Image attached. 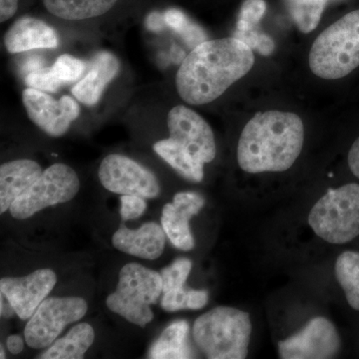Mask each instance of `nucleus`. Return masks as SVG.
<instances>
[{
	"label": "nucleus",
	"instance_id": "4468645a",
	"mask_svg": "<svg viewBox=\"0 0 359 359\" xmlns=\"http://www.w3.org/2000/svg\"><path fill=\"white\" fill-rule=\"evenodd\" d=\"M205 200L200 194H176L173 203L163 208L162 226L172 244L181 250H191L195 247L190 230V219L204 207Z\"/></svg>",
	"mask_w": 359,
	"mask_h": 359
},
{
	"label": "nucleus",
	"instance_id": "a878e982",
	"mask_svg": "<svg viewBox=\"0 0 359 359\" xmlns=\"http://www.w3.org/2000/svg\"><path fill=\"white\" fill-rule=\"evenodd\" d=\"M192 269V263L188 259H178L171 266L161 271L163 283V294L170 290L185 287L186 280Z\"/></svg>",
	"mask_w": 359,
	"mask_h": 359
},
{
	"label": "nucleus",
	"instance_id": "2f4dec72",
	"mask_svg": "<svg viewBox=\"0 0 359 359\" xmlns=\"http://www.w3.org/2000/svg\"><path fill=\"white\" fill-rule=\"evenodd\" d=\"M263 35L264 33L261 32V30L257 26V27L250 28V29H237L235 34H233V37L244 42L252 50H256Z\"/></svg>",
	"mask_w": 359,
	"mask_h": 359
},
{
	"label": "nucleus",
	"instance_id": "f257e3e1",
	"mask_svg": "<svg viewBox=\"0 0 359 359\" xmlns=\"http://www.w3.org/2000/svg\"><path fill=\"white\" fill-rule=\"evenodd\" d=\"M254 63V52L235 37L207 40L180 66L177 91L190 105L211 103L249 73Z\"/></svg>",
	"mask_w": 359,
	"mask_h": 359
},
{
	"label": "nucleus",
	"instance_id": "39448f33",
	"mask_svg": "<svg viewBox=\"0 0 359 359\" xmlns=\"http://www.w3.org/2000/svg\"><path fill=\"white\" fill-rule=\"evenodd\" d=\"M309 224L318 237L344 245L359 236V184L330 189L309 212Z\"/></svg>",
	"mask_w": 359,
	"mask_h": 359
},
{
	"label": "nucleus",
	"instance_id": "5701e85b",
	"mask_svg": "<svg viewBox=\"0 0 359 359\" xmlns=\"http://www.w3.org/2000/svg\"><path fill=\"white\" fill-rule=\"evenodd\" d=\"M335 276L351 308L359 311V252L346 250L335 263Z\"/></svg>",
	"mask_w": 359,
	"mask_h": 359
},
{
	"label": "nucleus",
	"instance_id": "0eeeda50",
	"mask_svg": "<svg viewBox=\"0 0 359 359\" xmlns=\"http://www.w3.org/2000/svg\"><path fill=\"white\" fill-rule=\"evenodd\" d=\"M79 188V178L72 168L54 164L44 170L40 178L14 201L9 211L13 218L28 219L45 208L73 199Z\"/></svg>",
	"mask_w": 359,
	"mask_h": 359
},
{
	"label": "nucleus",
	"instance_id": "2eb2a0df",
	"mask_svg": "<svg viewBox=\"0 0 359 359\" xmlns=\"http://www.w3.org/2000/svg\"><path fill=\"white\" fill-rule=\"evenodd\" d=\"M116 249L145 259H157L164 250L166 233L163 226L153 223L142 224L138 230L127 226L119 229L112 238Z\"/></svg>",
	"mask_w": 359,
	"mask_h": 359
},
{
	"label": "nucleus",
	"instance_id": "1a4fd4ad",
	"mask_svg": "<svg viewBox=\"0 0 359 359\" xmlns=\"http://www.w3.org/2000/svg\"><path fill=\"white\" fill-rule=\"evenodd\" d=\"M278 346L283 359H330L339 353L341 340L334 323L318 316L297 334L278 342Z\"/></svg>",
	"mask_w": 359,
	"mask_h": 359
},
{
	"label": "nucleus",
	"instance_id": "4be33fe9",
	"mask_svg": "<svg viewBox=\"0 0 359 359\" xmlns=\"http://www.w3.org/2000/svg\"><path fill=\"white\" fill-rule=\"evenodd\" d=\"M116 2L117 0H43L49 13L65 20H83L103 15Z\"/></svg>",
	"mask_w": 359,
	"mask_h": 359
},
{
	"label": "nucleus",
	"instance_id": "c756f323",
	"mask_svg": "<svg viewBox=\"0 0 359 359\" xmlns=\"http://www.w3.org/2000/svg\"><path fill=\"white\" fill-rule=\"evenodd\" d=\"M120 200H121V217L124 221L140 218L147 208L144 198L139 196L123 195Z\"/></svg>",
	"mask_w": 359,
	"mask_h": 359
},
{
	"label": "nucleus",
	"instance_id": "dca6fc26",
	"mask_svg": "<svg viewBox=\"0 0 359 359\" xmlns=\"http://www.w3.org/2000/svg\"><path fill=\"white\" fill-rule=\"evenodd\" d=\"M6 50L11 54L58 46L55 30L44 21L26 18L16 20L4 36Z\"/></svg>",
	"mask_w": 359,
	"mask_h": 359
},
{
	"label": "nucleus",
	"instance_id": "a19ab883",
	"mask_svg": "<svg viewBox=\"0 0 359 359\" xmlns=\"http://www.w3.org/2000/svg\"><path fill=\"white\" fill-rule=\"evenodd\" d=\"M0 351H1V355H0V358L4 359L6 358V353L4 351V347H0Z\"/></svg>",
	"mask_w": 359,
	"mask_h": 359
},
{
	"label": "nucleus",
	"instance_id": "e433bc0d",
	"mask_svg": "<svg viewBox=\"0 0 359 359\" xmlns=\"http://www.w3.org/2000/svg\"><path fill=\"white\" fill-rule=\"evenodd\" d=\"M276 44L273 39L266 33H264L261 41H259V46L257 47L256 51L259 52L263 56H269L273 51H275Z\"/></svg>",
	"mask_w": 359,
	"mask_h": 359
},
{
	"label": "nucleus",
	"instance_id": "412c9836",
	"mask_svg": "<svg viewBox=\"0 0 359 359\" xmlns=\"http://www.w3.org/2000/svg\"><path fill=\"white\" fill-rule=\"evenodd\" d=\"M189 325L185 320L175 321L162 332L149 351V358H191L188 341Z\"/></svg>",
	"mask_w": 359,
	"mask_h": 359
},
{
	"label": "nucleus",
	"instance_id": "f8f14e48",
	"mask_svg": "<svg viewBox=\"0 0 359 359\" xmlns=\"http://www.w3.org/2000/svg\"><path fill=\"white\" fill-rule=\"evenodd\" d=\"M170 139L178 142L201 162L211 163L217 154L216 142L210 125L195 111L179 105L168 114Z\"/></svg>",
	"mask_w": 359,
	"mask_h": 359
},
{
	"label": "nucleus",
	"instance_id": "72a5a7b5",
	"mask_svg": "<svg viewBox=\"0 0 359 359\" xmlns=\"http://www.w3.org/2000/svg\"><path fill=\"white\" fill-rule=\"evenodd\" d=\"M18 8V0H0V21L11 20Z\"/></svg>",
	"mask_w": 359,
	"mask_h": 359
},
{
	"label": "nucleus",
	"instance_id": "7c9ffc66",
	"mask_svg": "<svg viewBox=\"0 0 359 359\" xmlns=\"http://www.w3.org/2000/svg\"><path fill=\"white\" fill-rule=\"evenodd\" d=\"M178 34L193 49L196 48L198 45L202 44L203 42L207 41L208 39L204 30L190 20L186 21Z\"/></svg>",
	"mask_w": 359,
	"mask_h": 359
},
{
	"label": "nucleus",
	"instance_id": "6e6552de",
	"mask_svg": "<svg viewBox=\"0 0 359 359\" xmlns=\"http://www.w3.org/2000/svg\"><path fill=\"white\" fill-rule=\"evenodd\" d=\"M87 309L81 297L45 299L26 325V344L32 348L51 346L68 325L83 318Z\"/></svg>",
	"mask_w": 359,
	"mask_h": 359
},
{
	"label": "nucleus",
	"instance_id": "4c0bfd02",
	"mask_svg": "<svg viewBox=\"0 0 359 359\" xmlns=\"http://www.w3.org/2000/svg\"><path fill=\"white\" fill-rule=\"evenodd\" d=\"M6 346L11 353L20 354L23 351L25 344H23V339H21L20 335H11L7 339Z\"/></svg>",
	"mask_w": 359,
	"mask_h": 359
},
{
	"label": "nucleus",
	"instance_id": "cd10ccee",
	"mask_svg": "<svg viewBox=\"0 0 359 359\" xmlns=\"http://www.w3.org/2000/svg\"><path fill=\"white\" fill-rule=\"evenodd\" d=\"M25 84L29 88L43 92H57L62 86V82L56 76L51 67H41L28 73L25 77Z\"/></svg>",
	"mask_w": 359,
	"mask_h": 359
},
{
	"label": "nucleus",
	"instance_id": "a211bd4d",
	"mask_svg": "<svg viewBox=\"0 0 359 359\" xmlns=\"http://www.w3.org/2000/svg\"><path fill=\"white\" fill-rule=\"evenodd\" d=\"M119 69V61L116 56L109 52H100L92 60L88 73L73 87V96L85 105H96Z\"/></svg>",
	"mask_w": 359,
	"mask_h": 359
},
{
	"label": "nucleus",
	"instance_id": "58836bf2",
	"mask_svg": "<svg viewBox=\"0 0 359 359\" xmlns=\"http://www.w3.org/2000/svg\"><path fill=\"white\" fill-rule=\"evenodd\" d=\"M45 61L41 57H29L25 61V65H22V72L25 74L32 72V71L39 69V68L44 67Z\"/></svg>",
	"mask_w": 359,
	"mask_h": 359
},
{
	"label": "nucleus",
	"instance_id": "b1692460",
	"mask_svg": "<svg viewBox=\"0 0 359 359\" xmlns=\"http://www.w3.org/2000/svg\"><path fill=\"white\" fill-rule=\"evenodd\" d=\"M327 0H287L292 20L302 33L316 29L320 23Z\"/></svg>",
	"mask_w": 359,
	"mask_h": 359
},
{
	"label": "nucleus",
	"instance_id": "f704fd0d",
	"mask_svg": "<svg viewBox=\"0 0 359 359\" xmlns=\"http://www.w3.org/2000/svg\"><path fill=\"white\" fill-rule=\"evenodd\" d=\"M348 166L354 176L359 179V137L354 141L348 153Z\"/></svg>",
	"mask_w": 359,
	"mask_h": 359
},
{
	"label": "nucleus",
	"instance_id": "f3484780",
	"mask_svg": "<svg viewBox=\"0 0 359 359\" xmlns=\"http://www.w3.org/2000/svg\"><path fill=\"white\" fill-rule=\"evenodd\" d=\"M43 171L35 161L22 159L4 163L0 167V212L11 209L14 201L40 178Z\"/></svg>",
	"mask_w": 359,
	"mask_h": 359
},
{
	"label": "nucleus",
	"instance_id": "6ab92c4d",
	"mask_svg": "<svg viewBox=\"0 0 359 359\" xmlns=\"http://www.w3.org/2000/svg\"><path fill=\"white\" fill-rule=\"evenodd\" d=\"M154 151L168 164L189 181L199 183L204 178V163L191 154L178 142L166 139L157 142Z\"/></svg>",
	"mask_w": 359,
	"mask_h": 359
},
{
	"label": "nucleus",
	"instance_id": "aec40b11",
	"mask_svg": "<svg viewBox=\"0 0 359 359\" xmlns=\"http://www.w3.org/2000/svg\"><path fill=\"white\" fill-rule=\"evenodd\" d=\"M94 330L89 323H82L71 328L62 339L55 340L39 358L81 359L94 341Z\"/></svg>",
	"mask_w": 359,
	"mask_h": 359
},
{
	"label": "nucleus",
	"instance_id": "9b49d317",
	"mask_svg": "<svg viewBox=\"0 0 359 359\" xmlns=\"http://www.w3.org/2000/svg\"><path fill=\"white\" fill-rule=\"evenodd\" d=\"M22 102L28 117L45 133L52 137L65 135L80 114V107L70 96L55 100L40 90L25 89Z\"/></svg>",
	"mask_w": 359,
	"mask_h": 359
},
{
	"label": "nucleus",
	"instance_id": "ddd939ff",
	"mask_svg": "<svg viewBox=\"0 0 359 359\" xmlns=\"http://www.w3.org/2000/svg\"><path fill=\"white\" fill-rule=\"evenodd\" d=\"M57 276L50 269H41L21 278H2L0 290L22 320H29L41 302L50 294Z\"/></svg>",
	"mask_w": 359,
	"mask_h": 359
},
{
	"label": "nucleus",
	"instance_id": "20e7f679",
	"mask_svg": "<svg viewBox=\"0 0 359 359\" xmlns=\"http://www.w3.org/2000/svg\"><path fill=\"white\" fill-rule=\"evenodd\" d=\"M309 63L316 76L334 80L359 66V9L328 26L316 39Z\"/></svg>",
	"mask_w": 359,
	"mask_h": 359
},
{
	"label": "nucleus",
	"instance_id": "ea45409f",
	"mask_svg": "<svg viewBox=\"0 0 359 359\" xmlns=\"http://www.w3.org/2000/svg\"><path fill=\"white\" fill-rule=\"evenodd\" d=\"M1 308H0V311H1V316L4 318H11L14 314H16L15 311H14L13 306H11V302L8 301V299L4 295L1 294Z\"/></svg>",
	"mask_w": 359,
	"mask_h": 359
},
{
	"label": "nucleus",
	"instance_id": "393cba45",
	"mask_svg": "<svg viewBox=\"0 0 359 359\" xmlns=\"http://www.w3.org/2000/svg\"><path fill=\"white\" fill-rule=\"evenodd\" d=\"M209 301L207 290H196L180 287V289L164 292L161 306L166 311H177L181 309H201Z\"/></svg>",
	"mask_w": 359,
	"mask_h": 359
},
{
	"label": "nucleus",
	"instance_id": "c85d7f7f",
	"mask_svg": "<svg viewBox=\"0 0 359 359\" xmlns=\"http://www.w3.org/2000/svg\"><path fill=\"white\" fill-rule=\"evenodd\" d=\"M266 11L264 0H245L238 14L237 29L257 27Z\"/></svg>",
	"mask_w": 359,
	"mask_h": 359
},
{
	"label": "nucleus",
	"instance_id": "c9c22d12",
	"mask_svg": "<svg viewBox=\"0 0 359 359\" xmlns=\"http://www.w3.org/2000/svg\"><path fill=\"white\" fill-rule=\"evenodd\" d=\"M146 25L151 32H158L164 29L165 26L167 25L164 14L156 13V11L149 14L147 20H146Z\"/></svg>",
	"mask_w": 359,
	"mask_h": 359
},
{
	"label": "nucleus",
	"instance_id": "f03ea898",
	"mask_svg": "<svg viewBox=\"0 0 359 359\" xmlns=\"http://www.w3.org/2000/svg\"><path fill=\"white\" fill-rule=\"evenodd\" d=\"M304 141V123L294 113H257L241 134L238 166L250 174L287 171L301 155Z\"/></svg>",
	"mask_w": 359,
	"mask_h": 359
},
{
	"label": "nucleus",
	"instance_id": "7ed1b4c3",
	"mask_svg": "<svg viewBox=\"0 0 359 359\" xmlns=\"http://www.w3.org/2000/svg\"><path fill=\"white\" fill-rule=\"evenodd\" d=\"M252 334L250 314L231 306H218L194 323L196 344L210 359H244Z\"/></svg>",
	"mask_w": 359,
	"mask_h": 359
},
{
	"label": "nucleus",
	"instance_id": "473e14b6",
	"mask_svg": "<svg viewBox=\"0 0 359 359\" xmlns=\"http://www.w3.org/2000/svg\"><path fill=\"white\" fill-rule=\"evenodd\" d=\"M165 21L166 25L178 33L181 28L185 25L186 21L189 20L185 13L176 8L168 9L164 13Z\"/></svg>",
	"mask_w": 359,
	"mask_h": 359
},
{
	"label": "nucleus",
	"instance_id": "bb28decb",
	"mask_svg": "<svg viewBox=\"0 0 359 359\" xmlns=\"http://www.w3.org/2000/svg\"><path fill=\"white\" fill-rule=\"evenodd\" d=\"M86 67L87 65L84 61L69 55V54H63V55L59 56L57 60L52 66V69L62 84H68L79 80L86 70Z\"/></svg>",
	"mask_w": 359,
	"mask_h": 359
},
{
	"label": "nucleus",
	"instance_id": "9d476101",
	"mask_svg": "<svg viewBox=\"0 0 359 359\" xmlns=\"http://www.w3.org/2000/svg\"><path fill=\"white\" fill-rule=\"evenodd\" d=\"M98 175L104 188L112 193L145 199H153L160 194L155 175L125 156L112 154L104 158Z\"/></svg>",
	"mask_w": 359,
	"mask_h": 359
},
{
	"label": "nucleus",
	"instance_id": "423d86ee",
	"mask_svg": "<svg viewBox=\"0 0 359 359\" xmlns=\"http://www.w3.org/2000/svg\"><path fill=\"white\" fill-rule=\"evenodd\" d=\"M163 292L162 276L142 264L123 266L117 290L106 299L108 309L139 327H145L154 318L151 304Z\"/></svg>",
	"mask_w": 359,
	"mask_h": 359
}]
</instances>
